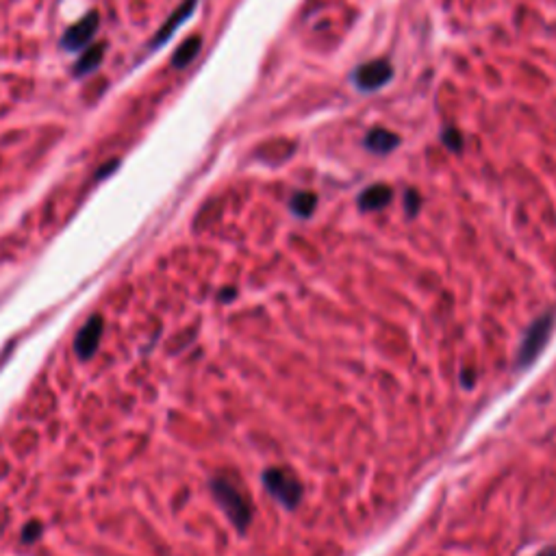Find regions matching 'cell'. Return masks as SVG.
Returning a JSON list of instances; mask_svg holds the SVG:
<instances>
[{"label": "cell", "instance_id": "cell-1", "mask_svg": "<svg viewBox=\"0 0 556 556\" xmlns=\"http://www.w3.org/2000/svg\"><path fill=\"white\" fill-rule=\"evenodd\" d=\"M211 489H214L216 500L220 502L224 513L231 517L233 524L239 530H246L250 524V517H252V506H250L248 498L243 496L241 489L228 478H214Z\"/></svg>", "mask_w": 556, "mask_h": 556}, {"label": "cell", "instance_id": "cell-2", "mask_svg": "<svg viewBox=\"0 0 556 556\" xmlns=\"http://www.w3.org/2000/svg\"><path fill=\"white\" fill-rule=\"evenodd\" d=\"M263 485L278 502L283 506H289V509H293L302 498V485L298 483V478L283 469H266Z\"/></svg>", "mask_w": 556, "mask_h": 556}, {"label": "cell", "instance_id": "cell-3", "mask_svg": "<svg viewBox=\"0 0 556 556\" xmlns=\"http://www.w3.org/2000/svg\"><path fill=\"white\" fill-rule=\"evenodd\" d=\"M552 324H554L552 315H544L541 320H537L530 326V331L526 333L524 343H521V348H519V363L521 365H530L539 356V352L546 348L548 337L552 333Z\"/></svg>", "mask_w": 556, "mask_h": 556}, {"label": "cell", "instance_id": "cell-4", "mask_svg": "<svg viewBox=\"0 0 556 556\" xmlns=\"http://www.w3.org/2000/svg\"><path fill=\"white\" fill-rule=\"evenodd\" d=\"M98 24H101V20H98V13L89 11L85 18H80L76 24H72L68 31H65V35L61 40V46L65 48V51H70V53L83 51V48L92 42V37L96 35Z\"/></svg>", "mask_w": 556, "mask_h": 556}, {"label": "cell", "instance_id": "cell-5", "mask_svg": "<svg viewBox=\"0 0 556 556\" xmlns=\"http://www.w3.org/2000/svg\"><path fill=\"white\" fill-rule=\"evenodd\" d=\"M391 76H394V70L385 59H376V61H367L363 63L361 68H356L354 72V83L358 89L363 92H372L379 89L385 83H389Z\"/></svg>", "mask_w": 556, "mask_h": 556}, {"label": "cell", "instance_id": "cell-6", "mask_svg": "<svg viewBox=\"0 0 556 556\" xmlns=\"http://www.w3.org/2000/svg\"><path fill=\"white\" fill-rule=\"evenodd\" d=\"M196 5H198V0H183V5L178 7V9L170 15V18L166 20V24H163V26L157 31V35H155L153 42H150V48H159V46L166 44V42L174 35V33L191 18V13H193Z\"/></svg>", "mask_w": 556, "mask_h": 556}, {"label": "cell", "instance_id": "cell-7", "mask_svg": "<svg viewBox=\"0 0 556 556\" xmlns=\"http://www.w3.org/2000/svg\"><path fill=\"white\" fill-rule=\"evenodd\" d=\"M101 335H103V320L94 315L83 329L78 331L76 341H74V350L80 358H87L96 352L98 343H101Z\"/></svg>", "mask_w": 556, "mask_h": 556}, {"label": "cell", "instance_id": "cell-8", "mask_svg": "<svg viewBox=\"0 0 556 556\" xmlns=\"http://www.w3.org/2000/svg\"><path fill=\"white\" fill-rule=\"evenodd\" d=\"M391 198H394V191H391V187L385 185V183H379V185L367 187L361 193V198H358V207H361L363 211H379V209H385L391 202Z\"/></svg>", "mask_w": 556, "mask_h": 556}, {"label": "cell", "instance_id": "cell-9", "mask_svg": "<svg viewBox=\"0 0 556 556\" xmlns=\"http://www.w3.org/2000/svg\"><path fill=\"white\" fill-rule=\"evenodd\" d=\"M365 146L372 153L387 155L394 148H398L400 137L396 133H391V130H387V128H374V130H370L367 137H365Z\"/></svg>", "mask_w": 556, "mask_h": 556}, {"label": "cell", "instance_id": "cell-10", "mask_svg": "<svg viewBox=\"0 0 556 556\" xmlns=\"http://www.w3.org/2000/svg\"><path fill=\"white\" fill-rule=\"evenodd\" d=\"M200 46H202V37L200 35H193V37L185 40L181 46H178V51L172 57V65H174V68L176 70L187 68V65L196 59V55L200 53Z\"/></svg>", "mask_w": 556, "mask_h": 556}, {"label": "cell", "instance_id": "cell-11", "mask_svg": "<svg viewBox=\"0 0 556 556\" xmlns=\"http://www.w3.org/2000/svg\"><path fill=\"white\" fill-rule=\"evenodd\" d=\"M103 57H105V44H94L92 48L83 53L74 65V76H85L89 72H94L98 65L103 63Z\"/></svg>", "mask_w": 556, "mask_h": 556}, {"label": "cell", "instance_id": "cell-12", "mask_svg": "<svg viewBox=\"0 0 556 556\" xmlns=\"http://www.w3.org/2000/svg\"><path fill=\"white\" fill-rule=\"evenodd\" d=\"M315 205H318V198L309 191H300L291 198V211L300 218H309L311 214H313Z\"/></svg>", "mask_w": 556, "mask_h": 556}, {"label": "cell", "instance_id": "cell-13", "mask_svg": "<svg viewBox=\"0 0 556 556\" xmlns=\"http://www.w3.org/2000/svg\"><path fill=\"white\" fill-rule=\"evenodd\" d=\"M441 139H444V144L448 146V148L452 150V153H459V150H463V139H461V135L456 133L454 128H448L444 135H441Z\"/></svg>", "mask_w": 556, "mask_h": 556}, {"label": "cell", "instance_id": "cell-14", "mask_svg": "<svg viewBox=\"0 0 556 556\" xmlns=\"http://www.w3.org/2000/svg\"><path fill=\"white\" fill-rule=\"evenodd\" d=\"M42 535V524L40 521H31V524L24 526V532H22V541L24 544H31V541H35V539Z\"/></svg>", "mask_w": 556, "mask_h": 556}, {"label": "cell", "instance_id": "cell-15", "mask_svg": "<svg viewBox=\"0 0 556 556\" xmlns=\"http://www.w3.org/2000/svg\"><path fill=\"white\" fill-rule=\"evenodd\" d=\"M404 207H406V214L408 216H415L417 214V209H419V196H417L415 189L406 191V196H404Z\"/></svg>", "mask_w": 556, "mask_h": 556}, {"label": "cell", "instance_id": "cell-16", "mask_svg": "<svg viewBox=\"0 0 556 556\" xmlns=\"http://www.w3.org/2000/svg\"><path fill=\"white\" fill-rule=\"evenodd\" d=\"M118 166H120V161H118V159H113V161H109V163H107V166H105V168H101V170H98V174H96V178H103V176H109V172H111V170H116Z\"/></svg>", "mask_w": 556, "mask_h": 556}, {"label": "cell", "instance_id": "cell-17", "mask_svg": "<svg viewBox=\"0 0 556 556\" xmlns=\"http://www.w3.org/2000/svg\"><path fill=\"white\" fill-rule=\"evenodd\" d=\"M539 556H556V550H552V548H550V550H544Z\"/></svg>", "mask_w": 556, "mask_h": 556}]
</instances>
